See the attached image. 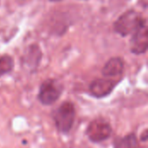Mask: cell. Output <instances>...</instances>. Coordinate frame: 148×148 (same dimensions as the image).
Segmentation results:
<instances>
[{
  "instance_id": "8",
  "label": "cell",
  "mask_w": 148,
  "mask_h": 148,
  "mask_svg": "<svg viewBox=\"0 0 148 148\" xmlns=\"http://www.w3.org/2000/svg\"><path fill=\"white\" fill-rule=\"evenodd\" d=\"M138 140L135 134H129L122 138H117L114 143V148H136Z\"/></svg>"
},
{
  "instance_id": "7",
  "label": "cell",
  "mask_w": 148,
  "mask_h": 148,
  "mask_svg": "<svg viewBox=\"0 0 148 148\" xmlns=\"http://www.w3.org/2000/svg\"><path fill=\"white\" fill-rule=\"evenodd\" d=\"M124 69V62L120 57L109 59L102 69V75L105 77H115L121 75Z\"/></svg>"
},
{
  "instance_id": "3",
  "label": "cell",
  "mask_w": 148,
  "mask_h": 148,
  "mask_svg": "<svg viewBox=\"0 0 148 148\" xmlns=\"http://www.w3.org/2000/svg\"><path fill=\"white\" fill-rule=\"evenodd\" d=\"M63 90L62 84L56 79L44 81L39 88L38 100L44 106L54 104L61 96Z\"/></svg>"
},
{
  "instance_id": "4",
  "label": "cell",
  "mask_w": 148,
  "mask_h": 148,
  "mask_svg": "<svg viewBox=\"0 0 148 148\" xmlns=\"http://www.w3.org/2000/svg\"><path fill=\"white\" fill-rule=\"evenodd\" d=\"M112 133L113 129L110 123L101 118L92 121L86 130V135L94 143H100L108 140Z\"/></svg>"
},
{
  "instance_id": "1",
  "label": "cell",
  "mask_w": 148,
  "mask_h": 148,
  "mask_svg": "<svg viewBox=\"0 0 148 148\" xmlns=\"http://www.w3.org/2000/svg\"><path fill=\"white\" fill-rule=\"evenodd\" d=\"M75 108L72 102H62L54 112L53 119L57 130L62 134H69L75 119Z\"/></svg>"
},
{
  "instance_id": "6",
  "label": "cell",
  "mask_w": 148,
  "mask_h": 148,
  "mask_svg": "<svg viewBox=\"0 0 148 148\" xmlns=\"http://www.w3.org/2000/svg\"><path fill=\"white\" fill-rule=\"evenodd\" d=\"M115 85L116 82L110 79H96L91 82L89 86V91L94 97L100 99L110 95Z\"/></svg>"
},
{
  "instance_id": "9",
  "label": "cell",
  "mask_w": 148,
  "mask_h": 148,
  "mask_svg": "<svg viewBox=\"0 0 148 148\" xmlns=\"http://www.w3.org/2000/svg\"><path fill=\"white\" fill-rule=\"evenodd\" d=\"M14 68V60L8 55L0 56V77L11 72Z\"/></svg>"
},
{
  "instance_id": "2",
  "label": "cell",
  "mask_w": 148,
  "mask_h": 148,
  "mask_svg": "<svg viewBox=\"0 0 148 148\" xmlns=\"http://www.w3.org/2000/svg\"><path fill=\"white\" fill-rule=\"evenodd\" d=\"M145 23L146 20L143 19L141 14L132 10L121 15L114 23V28L118 34L127 36L133 35Z\"/></svg>"
},
{
  "instance_id": "10",
  "label": "cell",
  "mask_w": 148,
  "mask_h": 148,
  "mask_svg": "<svg viewBox=\"0 0 148 148\" xmlns=\"http://www.w3.org/2000/svg\"><path fill=\"white\" fill-rule=\"evenodd\" d=\"M50 1H55V2H56V1H61V0H50Z\"/></svg>"
},
{
  "instance_id": "5",
  "label": "cell",
  "mask_w": 148,
  "mask_h": 148,
  "mask_svg": "<svg viewBox=\"0 0 148 148\" xmlns=\"http://www.w3.org/2000/svg\"><path fill=\"white\" fill-rule=\"evenodd\" d=\"M148 46V32L147 23L141 25L133 35L130 47L134 54L140 55L147 51Z\"/></svg>"
}]
</instances>
